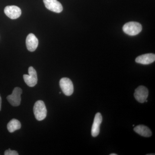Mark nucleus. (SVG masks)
I'll return each mask as SVG.
<instances>
[{"mask_svg": "<svg viewBox=\"0 0 155 155\" xmlns=\"http://www.w3.org/2000/svg\"><path fill=\"white\" fill-rule=\"evenodd\" d=\"M33 112L35 118L38 121H42L46 117L47 110L44 102L42 101H38L35 104Z\"/></svg>", "mask_w": 155, "mask_h": 155, "instance_id": "1", "label": "nucleus"}, {"mask_svg": "<svg viewBox=\"0 0 155 155\" xmlns=\"http://www.w3.org/2000/svg\"><path fill=\"white\" fill-rule=\"evenodd\" d=\"M142 29V26L141 24L136 22H127L123 27L124 32L130 36L137 35L141 32Z\"/></svg>", "mask_w": 155, "mask_h": 155, "instance_id": "2", "label": "nucleus"}, {"mask_svg": "<svg viewBox=\"0 0 155 155\" xmlns=\"http://www.w3.org/2000/svg\"><path fill=\"white\" fill-rule=\"evenodd\" d=\"M29 75H23V79L25 83L30 87H33L36 85L38 82L37 74L36 70L33 67H29L28 69Z\"/></svg>", "mask_w": 155, "mask_h": 155, "instance_id": "3", "label": "nucleus"}, {"mask_svg": "<svg viewBox=\"0 0 155 155\" xmlns=\"http://www.w3.org/2000/svg\"><path fill=\"white\" fill-rule=\"evenodd\" d=\"M60 86L62 91L66 96H71L74 91V86L72 81L67 78H63L60 81Z\"/></svg>", "mask_w": 155, "mask_h": 155, "instance_id": "4", "label": "nucleus"}, {"mask_svg": "<svg viewBox=\"0 0 155 155\" xmlns=\"http://www.w3.org/2000/svg\"><path fill=\"white\" fill-rule=\"evenodd\" d=\"M22 94V90L20 87H15L12 94L7 97V100L11 105L14 107L19 106L21 103Z\"/></svg>", "mask_w": 155, "mask_h": 155, "instance_id": "5", "label": "nucleus"}, {"mask_svg": "<svg viewBox=\"0 0 155 155\" xmlns=\"http://www.w3.org/2000/svg\"><path fill=\"white\" fill-rule=\"evenodd\" d=\"M148 94L149 91L146 87L140 86L136 89L134 96L135 99L139 102L143 103L146 101Z\"/></svg>", "mask_w": 155, "mask_h": 155, "instance_id": "6", "label": "nucleus"}, {"mask_svg": "<svg viewBox=\"0 0 155 155\" xmlns=\"http://www.w3.org/2000/svg\"><path fill=\"white\" fill-rule=\"evenodd\" d=\"M5 14L10 19H17L19 18L22 14L21 9L16 6H8L4 10Z\"/></svg>", "mask_w": 155, "mask_h": 155, "instance_id": "7", "label": "nucleus"}, {"mask_svg": "<svg viewBox=\"0 0 155 155\" xmlns=\"http://www.w3.org/2000/svg\"><path fill=\"white\" fill-rule=\"evenodd\" d=\"M46 8L55 13H60L63 11V7L57 0H43Z\"/></svg>", "mask_w": 155, "mask_h": 155, "instance_id": "8", "label": "nucleus"}, {"mask_svg": "<svg viewBox=\"0 0 155 155\" xmlns=\"http://www.w3.org/2000/svg\"><path fill=\"white\" fill-rule=\"evenodd\" d=\"M102 116L100 113H97L95 116L94 120L91 128V135L96 137L100 133V126L102 122Z\"/></svg>", "mask_w": 155, "mask_h": 155, "instance_id": "9", "label": "nucleus"}, {"mask_svg": "<svg viewBox=\"0 0 155 155\" xmlns=\"http://www.w3.org/2000/svg\"><path fill=\"white\" fill-rule=\"evenodd\" d=\"M38 41L36 37L33 34H29L26 39V47L28 51H34L38 46Z\"/></svg>", "mask_w": 155, "mask_h": 155, "instance_id": "10", "label": "nucleus"}, {"mask_svg": "<svg viewBox=\"0 0 155 155\" xmlns=\"http://www.w3.org/2000/svg\"><path fill=\"white\" fill-rule=\"evenodd\" d=\"M155 61V55L153 54H147L138 56L135 59L136 63L143 65L153 63Z\"/></svg>", "mask_w": 155, "mask_h": 155, "instance_id": "11", "label": "nucleus"}, {"mask_svg": "<svg viewBox=\"0 0 155 155\" xmlns=\"http://www.w3.org/2000/svg\"><path fill=\"white\" fill-rule=\"evenodd\" d=\"M134 130L136 133L144 137H150L152 134V131L150 128L144 125H137L134 127Z\"/></svg>", "mask_w": 155, "mask_h": 155, "instance_id": "12", "label": "nucleus"}, {"mask_svg": "<svg viewBox=\"0 0 155 155\" xmlns=\"http://www.w3.org/2000/svg\"><path fill=\"white\" fill-rule=\"evenodd\" d=\"M21 127V124L19 120L14 119L11 120L7 125V128L10 133H13Z\"/></svg>", "mask_w": 155, "mask_h": 155, "instance_id": "13", "label": "nucleus"}, {"mask_svg": "<svg viewBox=\"0 0 155 155\" xmlns=\"http://www.w3.org/2000/svg\"><path fill=\"white\" fill-rule=\"evenodd\" d=\"M5 155H19V153L16 151L12 150L9 149L8 150H6L5 152Z\"/></svg>", "mask_w": 155, "mask_h": 155, "instance_id": "14", "label": "nucleus"}, {"mask_svg": "<svg viewBox=\"0 0 155 155\" xmlns=\"http://www.w3.org/2000/svg\"><path fill=\"white\" fill-rule=\"evenodd\" d=\"M1 108H2V98L0 95V111L1 110Z\"/></svg>", "mask_w": 155, "mask_h": 155, "instance_id": "15", "label": "nucleus"}, {"mask_svg": "<svg viewBox=\"0 0 155 155\" xmlns=\"http://www.w3.org/2000/svg\"><path fill=\"white\" fill-rule=\"evenodd\" d=\"M117 154H116V153H112L110 154V155H117Z\"/></svg>", "mask_w": 155, "mask_h": 155, "instance_id": "16", "label": "nucleus"}]
</instances>
